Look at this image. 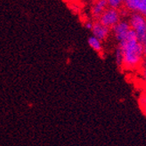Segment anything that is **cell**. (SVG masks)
Instances as JSON below:
<instances>
[{
    "label": "cell",
    "instance_id": "cell-11",
    "mask_svg": "<svg viewBox=\"0 0 146 146\" xmlns=\"http://www.w3.org/2000/svg\"><path fill=\"white\" fill-rule=\"evenodd\" d=\"M93 24H94V23H92V22H90V21H86L85 24H84V27H85L87 30H90V31H91V29H92V27H93Z\"/></svg>",
    "mask_w": 146,
    "mask_h": 146
},
{
    "label": "cell",
    "instance_id": "cell-1",
    "mask_svg": "<svg viewBox=\"0 0 146 146\" xmlns=\"http://www.w3.org/2000/svg\"><path fill=\"white\" fill-rule=\"evenodd\" d=\"M118 46L123 52V65L125 69L131 70L137 68L142 62L145 47L137 39L135 32L130 28L125 38L119 42Z\"/></svg>",
    "mask_w": 146,
    "mask_h": 146
},
{
    "label": "cell",
    "instance_id": "cell-8",
    "mask_svg": "<svg viewBox=\"0 0 146 146\" xmlns=\"http://www.w3.org/2000/svg\"><path fill=\"white\" fill-rule=\"evenodd\" d=\"M88 46L95 52H98V54H101L102 52V43L96 37L90 36L88 39Z\"/></svg>",
    "mask_w": 146,
    "mask_h": 146
},
{
    "label": "cell",
    "instance_id": "cell-7",
    "mask_svg": "<svg viewBox=\"0 0 146 146\" xmlns=\"http://www.w3.org/2000/svg\"><path fill=\"white\" fill-rule=\"evenodd\" d=\"M108 8V4L106 0H96L94 6L92 7V16L95 19H99L102 13Z\"/></svg>",
    "mask_w": 146,
    "mask_h": 146
},
{
    "label": "cell",
    "instance_id": "cell-6",
    "mask_svg": "<svg viewBox=\"0 0 146 146\" xmlns=\"http://www.w3.org/2000/svg\"><path fill=\"white\" fill-rule=\"evenodd\" d=\"M91 32L93 34L92 36L96 37L101 41H103L110 35V29L106 27L105 25H102L100 22H96V23L93 24V27L91 29Z\"/></svg>",
    "mask_w": 146,
    "mask_h": 146
},
{
    "label": "cell",
    "instance_id": "cell-12",
    "mask_svg": "<svg viewBox=\"0 0 146 146\" xmlns=\"http://www.w3.org/2000/svg\"></svg>",
    "mask_w": 146,
    "mask_h": 146
},
{
    "label": "cell",
    "instance_id": "cell-2",
    "mask_svg": "<svg viewBox=\"0 0 146 146\" xmlns=\"http://www.w3.org/2000/svg\"><path fill=\"white\" fill-rule=\"evenodd\" d=\"M129 24L130 28L136 33L137 41L145 47L146 45V21L143 15L138 12H133L131 14Z\"/></svg>",
    "mask_w": 146,
    "mask_h": 146
},
{
    "label": "cell",
    "instance_id": "cell-3",
    "mask_svg": "<svg viewBox=\"0 0 146 146\" xmlns=\"http://www.w3.org/2000/svg\"><path fill=\"white\" fill-rule=\"evenodd\" d=\"M120 12L116 9L113 8H107L98 19V22H100L102 25H105L106 27L111 29L113 26L120 21Z\"/></svg>",
    "mask_w": 146,
    "mask_h": 146
},
{
    "label": "cell",
    "instance_id": "cell-4",
    "mask_svg": "<svg viewBox=\"0 0 146 146\" xmlns=\"http://www.w3.org/2000/svg\"><path fill=\"white\" fill-rule=\"evenodd\" d=\"M129 30L130 26L128 21H119L112 27L114 36L118 43L123 40Z\"/></svg>",
    "mask_w": 146,
    "mask_h": 146
},
{
    "label": "cell",
    "instance_id": "cell-10",
    "mask_svg": "<svg viewBox=\"0 0 146 146\" xmlns=\"http://www.w3.org/2000/svg\"><path fill=\"white\" fill-rule=\"evenodd\" d=\"M115 62L116 65L119 68H122L123 65V52L121 50V48L117 46L116 50H115Z\"/></svg>",
    "mask_w": 146,
    "mask_h": 146
},
{
    "label": "cell",
    "instance_id": "cell-9",
    "mask_svg": "<svg viewBox=\"0 0 146 146\" xmlns=\"http://www.w3.org/2000/svg\"><path fill=\"white\" fill-rule=\"evenodd\" d=\"M108 4V7L118 10L123 5L125 0H106Z\"/></svg>",
    "mask_w": 146,
    "mask_h": 146
},
{
    "label": "cell",
    "instance_id": "cell-5",
    "mask_svg": "<svg viewBox=\"0 0 146 146\" xmlns=\"http://www.w3.org/2000/svg\"><path fill=\"white\" fill-rule=\"evenodd\" d=\"M123 5L132 12H138L143 16L146 14V0H125Z\"/></svg>",
    "mask_w": 146,
    "mask_h": 146
}]
</instances>
